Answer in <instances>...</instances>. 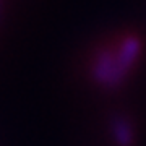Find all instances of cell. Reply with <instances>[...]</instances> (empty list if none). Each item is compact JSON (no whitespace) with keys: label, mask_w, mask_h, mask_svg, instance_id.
<instances>
[{"label":"cell","mask_w":146,"mask_h":146,"mask_svg":"<svg viewBox=\"0 0 146 146\" xmlns=\"http://www.w3.org/2000/svg\"><path fill=\"white\" fill-rule=\"evenodd\" d=\"M112 131L114 138L120 146H130L133 143V130L128 120L123 117H115L112 120Z\"/></svg>","instance_id":"3"},{"label":"cell","mask_w":146,"mask_h":146,"mask_svg":"<svg viewBox=\"0 0 146 146\" xmlns=\"http://www.w3.org/2000/svg\"><path fill=\"white\" fill-rule=\"evenodd\" d=\"M140 41H138V37H127L122 47H120L119 54L115 55V65H114V72H112V76H110L109 83L107 86L109 88H115V86H119L123 78H125V75L128 73L131 67H133V63L135 60L138 58V54H140Z\"/></svg>","instance_id":"1"},{"label":"cell","mask_w":146,"mask_h":146,"mask_svg":"<svg viewBox=\"0 0 146 146\" xmlns=\"http://www.w3.org/2000/svg\"><path fill=\"white\" fill-rule=\"evenodd\" d=\"M114 65H115V55H112L109 50L101 52L93 68L94 80L99 81V83L107 84L110 76H112V72H114Z\"/></svg>","instance_id":"2"}]
</instances>
